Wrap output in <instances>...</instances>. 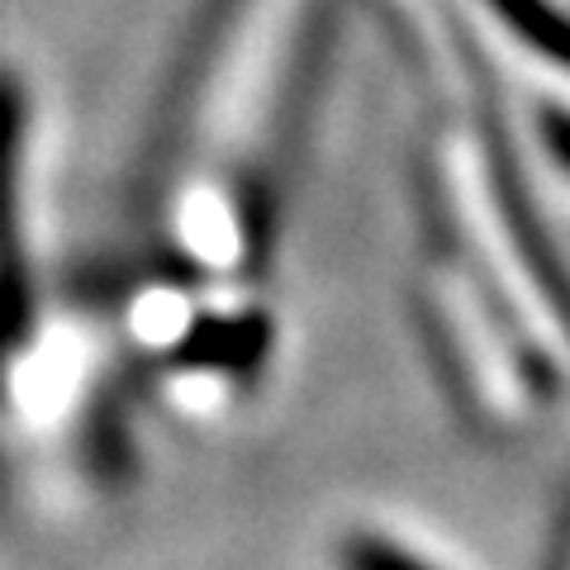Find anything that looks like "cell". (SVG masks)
Wrapping results in <instances>:
<instances>
[{
  "instance_id": "1",
  "label": "cell",
  "mask_w": 570,
  "mask_h": 570,
  "mask_svg": "<svg viewBox=\"0 0 570 570\" xmlns=\"http://www.w3.org/2000/svg\"><path fill=\"white\" fill-rule=\"evenodd\" d=\"M347 0H205L171 71L105 295L138 400L247 409L276 356L272 272Z\"/></svg>"
},
{
  "instance_id": "2",
  "label": "cell",
  "mask_w": 570,
  "mask_h": 570,
  "mask_svg": "<svg viewBox=\"0 0 570 570\" xmlns=\"http://www.w3.org/2000/svg\"><path fill=\"white\" fill-rule=\"evenodd\" d=\"M48 110L0 58V528L71 538L134 475V376L105 295L52 262Z\"/></svg>"
}]
</instances>
